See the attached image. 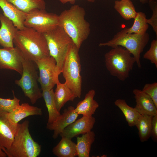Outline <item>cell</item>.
I'll list each match as a JSON object with an SVG mask.
<instances>
[{"label":"cell","instance_id":"cell-12","mask_svg":"<svg viewBox=\"0 0 157 157\" xmlns=\"http://www.w3.org/2000/svg\"><path fill=\"white\" fill-rule=\"evenodd\" d=\"M95 122V118L92 116H83L66 127L59 135L61 137H66L72 139L80 134L91 131Z\"/></svg>","mask_w":157,"mask_h":157},{"label":"cell","instance_id":"cell-26","mask_svg":"<svg viewBox=\"0 0 157 157\" xmlns=\"http://www.w3.org/2000/svg\"><path fill=\"white\" fill-rule=\"evenodd\" d=\"M114 8L122 17L126 20L134 19L137 13L131 0L116 1Z\"/></svg>","mask_w":157,"mask_h":157},{"label":"cell","instance_id":"cell-18","mask_svg":"<svg viewBox=\"0 0 157 157\" xmlns=\"http://www.w3.org/2000/svg\"><path fill=\"white\" fill-rule=\"evenodd\" d=\"M0 7L3 12V14L13 22L18 30L22 29L25 27L24 22L26 13L7 0H0Z\"/></svg>","mask_w":157,"mask_h":157},{"label":"cell","instance_id":"cell-21","mask_svg":"<svg viewBox=\"0 0 157 157\" xmlns=\"http://www.w3.org/2000/svg\"><path fill=\"white\" fill-rule=\"evenodd\" d=\"M62 138L52 149L53 154L58 157H75L77 156L76 144L72 139L66 137Z\"/></svg>","mask_w":157,"mask_h":157},{"label":"cell","instance_id":"cell-32","mask_svg":"<svg viewBox=\"0 0 157 157\" xmlns=\"http://www.w3.org/2000/svg\"><path fill=\"white\" fill-rule=\"evenodd\" d=\"M142 91L151 99L157 107V83H146Z\"/></svg>","mask_w":157,"mask_h":157},{"label":"cell","instance_id":"cell-17","mask_svg":"<svg viewBox=\"0 0 157 157\" xmlns=\"http://www.w3.org/2000/svg\"><path fill=\"white\" fill-rule=\"evenodd\" d=\"M4 113L11 122L17 124L22 119L28 116L42 115V111L40 108L31 106L28 103H23L20 104L11 112Z\"/></svg>","mask_w":157,"mask_h":157},{"label":"cell","instance_id":"cell-24","mask_svg":"<svg viewBox=\"0 0 157 157\" xmlns=\"http://www.w3.org/2000/svg\"><path fill=\"white\" fill-rule=\"evenodd\" d=\"M42 97L47 108L49 117L47 124H51L54 122L60 114L57 110L54 98L53 89L42 91Z\"/></svg>","mask_w":157,"mask_h":157},{"label":"cell","instance_id":"cell-20","mask_svg":"<svg viewBox=\"0 0 157 157\" xmlns=\"http://www.w3.org/2000/svg\"><path fill=\"white\" fill-rule=\"evenodd\" d=\"M56 85L54 98L57 108L60 112L66 102L73 101L77 97L65 82L62 83L58 81Z\"/></svg>","mask_w":157,"mask_h":157},{"label":"cell","instance_id":"cell-23","mask_svg":"<svg viewBox=\"0 0 157 157\" xmlns=\"http://www.w3.org/2000/svg\"><path fill=\"white\" fill-rule=\"evenodd\" d=\"M153 116L140 115L135 126L138 131L140 141H147L150 137L152 119Z\"/></svg>","mask_w":157,"mask_h":157},{"label":"cell","instance_id":"cell-30","mask_svg":"<svg viewBox=\"0 0 157 157\" xmlns=\"http://www.w3.org/2000/svg\"><path fill=\"white\" fill-rule=\"evenodd\" d=\"M148 3L150 8L152 10L151 17L147 19V22L152 27L157 37V0H149Z\"/></svg>","mask_w":157,"mask_h":157},{"label":"cell","instance_id":"cell-27","mask_svg":"<svg viewBox=\"0 0 157 157\" xmlns=\"http://www.w3.org/2000/svg\"><path fill=\"white\" fill-rule=\"evenodd\" d=\"M22 11L27 13L35 8L45 9L44 0H7Z\"/></svg>","mask_w":157,"mask_h":157},{"label":"cell","instance_id":"cell-34","mask_svg":"<svg viewBox=\"0 0 157 157\" xmlns=\"http://www.w3.org/2000/svg\"><path fill=\"white\" fill-rule=\"evenodd\" d=\"M63 4H65L66 3L69 2L70 3L74 4L76 0H58ZM88 1L91 2H94L95 0H87Z\"/></svg>","mask_w":157,"mask_h":157},{"label":"cell","instance_id":"cell-9","mask_svg":"<svg viewBox=\"0 0 157 157\" xmlns=\"http://www.w3.org/2000/svg\"><path fill=\"white\" fill-rule=\"evenodd\" d=\"M24 25L44 34L58 26V15L45 9L35 8L26 13Z\"/></svg>","mask_w":157,"mask_h":157},{"label":"cell","instance_id":"cell-22","mask_svg":"<svg viewBox=\"0 0 157 157\" xmlns=\"http://www.w3.org/2000/svg\"><path fill=\"white\" fill-rule=\"evenodd\" d=\"M77 138L76 150L78 157H89L91 146L95 140V134L91 131Z\"/></svg>","mask_w":157,"mask_h":157},{"label":"cell","instance_id":"cell-10","mask_svg":"<svg viewBox=\"0 0 157 157\" xmlns=\"http://www.w3.org/2000/svg\"><path fill=\"white\" fill-rule=\"evenodd\" d=\"M35 63L39 71L38 82L42 91L53 89L59 81L60 74L55 59L49 56L41 58Z\"/></svg>","mask_w":157,"mask_h":157},{"label":"cell","instance_id":"cell-28","mask_svg":"<svg viewBox=\"0 0 157 157\" xmlns=\"http://www.w3.org/2000/svg\"><path fill=\"white\" fill-rule=\"evenodd\" d=\"M134 19V23L132 26L126 28L127 33L142 35L147 32L149 24L147 22L145 13L142 12H138Z\"/></svg>","mask_w":157,"mask_h":157},{"label":"cell","instance_id":"cell-16","mask_svg":"<svg viewBox=\"0 0 157 157\" xmlns=\"http://www.w3.org/2000/svg\"><path fill=\"white\" fill-rule=\"evenodd\" d=\"M0 45L3 48L13 47V40L18 29L3 14H0Z\"/></svg>","mask_w":157,"mask_h":157},{"label":"cell","instance_id":"cell-11","mask_svg":"<svg viewBox=\"0 0 157 157\" xmlns=\"http://www.w3.org/2000/svg\"><path fill=\"white\" fill-rule=\"evenodd\" d=\"M24 58L16 47L0 48V69L13 70L21 75Z\"/></svg>","mask_w":157,"mask_h":157},{"label":"cell","instance_id":"cell-7","mask_svg":"<svg viewBox=\"0 0 157 157\" xmlns=\"http://www.w3.org/2000/svg\"><path fill=\"white\" fill-rule=\"evenodd\" d=\"M79 49L74 43L71 46L62 69L65 82L77 97L80 98L82 92L81 65Z\"/></svg>","mask_w":157,"mask_h":157},{"label":"cell","instance_id":"cell-31","mask_svg":"<svg viewBox=\"0 0 157 157\" xmlns=\"http://www.w3.org/2000/svg\"><path fill=\"white\" fill-rule=\"evenodd\" d=\"M143 58L150 61L157 67V40H153L149 49L144 54Z\"/></svg>","mask_w":157,"mask_h":157},{"label":"cell","instance_id":"cell-13","mask_svg":"<svg viewBox=\"0 0 157 157\" xmlns=\"http://www.w3.org/2000/svg\"><path fill=\"white\" fill-rule=\"evenodd\" d=\"M72 106H69L64 110L63 113L52 123L47 124V128L53 131L52 137L54 139L57 138L66 127L76 120L78 115Z\"/></svg>","mask_w":157,"mask_h":157},{"label":"cell","instance_id":"cell-25","mask_svg":"<svg viewBox=\"0 0 157 157\" xmlns=\"http://www.w3.org/2000/svg\"><path fill=\"white\" fill-rule=\"evenodd\" d=\"M114 104L123 113L128 125L130 127L135 126L140 115L135 108L128 105L124 99H117Z\"/></svg>","mask_w":157,"mask_h":157},{"label":"cell","instance_id":"cell-4","mask_svg":"<svg viewBox=\"0 0 157 157\" xmlns=\"http://www.w3.org/2000/svg\"><path fill=\"white\" fill-rule=\"evenodd\" d=\"M112 48L104 55L106 67L111 75L124 81L129 77L135 60L125 48L118 46Z\"/></svg>","mask_w":157,"mask_h":157},{"label":"cell","instance_id":"cell-36","mask_svg":"<svg viewBox=\"0 0 157 157\" xmlns=\"http://www.w3.org/2000/svg\"><path fill=\"white\" fill-rule=\"evenodd\" d=\"M140 1L142 4L147 3L149 0H139Z\"/></svg>","mask_w":157,"mask_h":157},{"label":"cell","instance_id":"cell-19","mask_svg":"<svg viewBox=\"0 0 157 157\" xmlns=\"http://www.w3.org/2000/svg\"><path fill=\"white\" fill-rule=\"evenodd\" d=\"M95 94L94 90H90L85 94L84 99L78 103L74 110L78 115L90 117L94 114L99 106L98 103L94 99Z\"/></svg>","mask_w":157,"mask_h":157},{"label":"cell","instance_id":"cell-35","mask_svg":"<svg viewBox=\"0 0 157 157\" xmlns=\"http://www.w3.org/2000/svg\"><path fill=\"white\" fill-rule=\"evenodd\" d=\"M7 156L6 153L3 151V149L0 146V157H6Z\"/></svg>","mask_w":157,"mask_h":157},{"label":"cell","instance_id":"cell-6","mask_svg":"<svg viewBox=\"0 0 157 157\" xmlns=\"http://www.w3.org/2000/svg\"><path fill=\"white\" fill-rule=\"evenodd\" d=\"M44 34L47 41L50 56L56 60L60 74L69 50L74 43L63 29L59 26Z\"/></svg>","mask_w":157,"mask_h":157},{"label":"cell","instance_id":"cell-5","mask_svg":"<svg viewBox=\"0 0 157 157\" xmlns=\"http://www.w3.org/2000/svg\"><path fill=\"white\" fill-rule=\"evenodd\" d=\"M149 40L148 33L142 35L127 33L126 28L117 33L110 40L101 43L99 46H107L113 48L117 46L123 47L129 51L134 58L139 68L141 65L140 60L141 54L147 44Z\"/></svg>","mask_w":157,"mask_h":157},{"label":"cell","instance_id":"cell-14","mask_svg":"<svg viewBox=\"0 0 157 157\" xmlns=\"http://www.w3.org/2000/svg\"><path fill=\"white\" fill-rule=\"evenodd\" d=\"M17 124L11 122L4 113L0 112V146L6 153L13 140Z\"/></svg>","mask_w":157,"mask_h":157},{"label":"cell","instance_id":"cell-2","mask_svg":"<svg viewBox=\"0 0 157 157\" xmlns=\"http://www.w3.org/2000/svg\"><path fill=\"white\" fill-rule=\"evenodd\" d=\"M13 44L24 58L35 62L50 56L47 42L44 34L33 28L25 27L18 30Z\"/></svg>","mask_w":157,"mask_h":157},{"label":"cell","instance_id":"cell-1","mask_svg":"<svg viewBox=\"0 0 157 157\" xmlns=\"http://www.w3.org/2000/svg\"><path fill=\"white\" fill-rule=\"evenodd\" d=\"M85 14L83 8L74 5L58 15V26L63 29L79 49L90 32V24L85 18Z\"/></svg>","mask_w":157,"mask_h":157},{"label":"cell","instance_id":"cell-29","mask_svg":"<svg viewBox=\"0 0 157 157\" xmlns=\"http://www.w3.org/2000/svg\"><path fill=\"white\" fill-rule=\"evenodd\" d=\"M13 99H5L0 97V112L5 113L11 112L20 105V99L15 96L13 91Z\"/></svg>","mask_w":157,"mask_h":157},{"label":"cell","instance_id":"cell-33","mask_svg":"<svg viewBox=\"0 0 157 157\" xmlns=\"http://www.w3.org/2000/svg\"><path fill=\"white\" fill-rule=\"evenodd\" d=\"M150 137L155 142L157 140V115L153 116L152 119Z\"/></svg>","mask_w":157,"mask_h":157},{"label":"cell","instance_id":"cell-15","mask_svg":"<svg viewBox=\"0 0 157 157\" xmlns=\"http://www.w3.org/2000/svg\"><path fill=\"white\" fill-rule=\"evenodd\" d=\"M133 92L136 102L134 108L140 115L152 116L157 115V107L147 95L137 89H134Z\"/></svg>","mask_w":157,"mask_h":157},{"label":"cell","instance_id":"cell-3","mask_svg":"<svg viewBox=\"0 0 157 157\" xmlns=\"http://www.w3.org/2000/svg\"><path fill=\"white\" fill-rule=\"evenodd\" d=\"M29 122L26 120L18 123L13 140L10 147L6 149L8 157H37L41 146L32 138L29 131Z\"/></svg>","mask_w":157,"mask_h":157},{"label":"cell","instance_id":"cell-8","mask_svg":"<svg viewBox=\"0 0 157 157\" xmlns=\"http://www.w3.org/2000/svg\"><path fill=\"white\" fill-rule=\"evenodd\" d=\"M22 72L20 79L16 80L15 83L22 89L25 96L34 104L42 97L38 84V68L35 62L24 58L22 61Z\"/></svg>","mask_w":157,"mask_h":157}]
</instances>
